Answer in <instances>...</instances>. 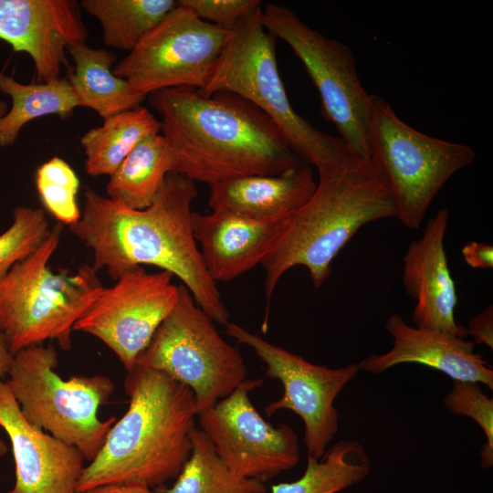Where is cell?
Listing matches in <instances>:
<instances>
[{
    "label": "cell",
    "mask_w": 493,
    "mask_h": 493,
    "mask_svg": "<svg viewBox=\"0 0 493 493\" xmlns=\"http://www.w3.org/2000/svg\"><path fill=\"white\" fill-rule=\"evenodd\" d=\"M196 196L195 183L173 173L142 210L124 207L88 187L80 218L70 230L92 250L96 272L105 268L116 281L136 267L155 266L177 277L198 307L226 325L229 312L194 235L191 206Z\"/></svg>",
    "instance_id": "obj_1"
},
{
    "label": "cell",
    "mask_w": 493,
    "mask_h": 493,
    "mask_svg": "<svg viewBox=\"0 0 493 493\" xmlns=\"http://www.w3.org/2000/svg\"><path fill=\"white\" fill-rule=\"evenodd\" d=\"M147 97L173 152V173L194 183L276 175L306 163L266 113L236 94L176 87Z\"/></svg>",
    "instance_id": "obj_2"
},
{
    "label": "cell",
    "mask_w": 493,
    "mask_h": 493,
    "mask_svg": "<svg viewBox=\"0 0 493 493\" xmlns=\"http://www.w3.org/2000/svg\"><path fill=\"white\" fill-rule=\"evenodd\" d=\"M124 388L129 407L84 467L77 493L111 483L160 487L177 477L191 454L198 411L190 388L139 365L127 371Z\"/></svg>",
    "instance_id": "obj_3"
},
{
    "label": "cell",
    "mask_w": 493,
    "mask_h": 493,
    "mask_svg": "<svg viewBox=\"0 0 493 493\" xmlns=\"http://www.w3.org/2000/svg\"><path fill=\"white\" fill-rule=\"evenodd\" d=\"M318 173L313 194L289 217L261 263L267 310L288 269L305 267L319 288L329 278L334 258L361 227L395 216L392 196L370 158L355 156Z\"/></svg>",
    "instance_id": "obj_4"
},
{
    "label": "cell",
    "mask_w": 493,
    "mask_h": 493,
    "mask_svg": "<svg viewBox=\"0 0 493 493\" xmlns=\"http://www.w3.org/2000/svg\"><path fill=\"white\" fill-rule=\"evenodd\" d=\"M261 5L232 29L205 87V95L236 94L260 109L282 131L309 165L320 173L345 163L354 154L336 136L314 127L293 109L280 77L276 37L264 26Z\"/></svg>",
    "instance_id": "obj_5"
},
{
    "label": "cell",
    "mask_w": 493,
    "mask_h": 493,
    "mask_svg": "<svg viewBox=\"0 0 493 493\" xmlns=\"http://www.w3.org/2000/svg\"><path fill=\"white\" fill-rule=\"evenodd\" d=\"M62 231V224L54 225L41 246L0 281V330L13 356L47 340L69 350L75 322L103 288L91 266L51 270Z\"/></svg>",
    "instance_id": "obj_6"
},
{
    "label": "cell",
    "mask_w": 493,
    "mask_h": 493,
    "mask_svg": "<svg viewBox=\"0 0 493 493\" xmlns=\"http://www.w3.org/2000/svg\"><path fill=\"white\" fill-rule=\"evenodd\" d=\"M58 362L53 345L29 346L13 356L5 383L30 425L74 446L91 462L116 421L98 416L114 383L104 375L64 380L56 372Z\"/></svg>",
    "instance_id": "obj_7"
},
{
    "label": "cell",
    "mask_w": 493,
    "mask_h": 493,
    "mask_svg": "<svg viewBox=\"0 0 493 493\" xmlns=\"http://www.w3.org/2000/svg\"><path fill=\"white\" fill-rule=\"evenodd\" d=\"M368 145L369 158L392 196L395 217L410 229L420 227L450 177L476 159L470 146L406 124L378 95H371Z\"/></svg>",
    "instance_id": "obj_8"
},
{
    "label": "cell",
    "mask_w": 493,
    "mask_h": 493,
    "mask_svg": "<svg viewBox=\"0 0 493 493\" xmlns=\"http://www.w3.org/2000/svg\"><path fill=\"white\" fill-rule=\"evenodd\" d=\"M135 365L162 372L190 388L198 413L246 380L242 354L223 339L183 284L175 306Z\"/></svg>",
    "instance_id": "obj_9"
},
{
    "label": "cell",
    "mask_w": 493,
    "mask_h": 493,
    "mask_svg": "<svg viewBox=\"0 0 493 493\" xmlns=\"http://www.w3.org/2000/svg\"><path fill=\"white\" fill-rule=\"evenodd\" d=\"M261 20L303 64L320 95L322 115L335 125L339 137L354 154L369 158L371 95L361 82L351 47L309 27L283 5H266Z\"/></svg>",
    "instance_id": "obj_10"
},
{
    "label": "cell",
    "mask_w": 493,
    "mask_h": 493,
    "mask_svg": "<svg viewBox=\"0 0 493 493\" xmlns=\"http://www.w3.org/2000/svg\"><path fill=\"white\" fill-rule=\"evenodd\" d=\"M232 31L178 5L113 67L138 94L207 84Z\"/></svg>",
    "instance_id": "obj_11"
},
{
    "label": "cell",
    "mask_w": 493,
    "mask_h": 493,
    "mask_svg": "<svg viewBox=\"0 0 493 493\" xmlns=\"http://www.w3.org/2000/svg\"><path fill=\"white\" fill-rule=\"evenodd\" d=\"M226 333L249 346L264 362L266 373L280 381L281 398L267 404L268 416L279 410L297 414L304 425V444L308 456H323L339 428V414L334 402L343 388L359 373L357 363L332 369L315 364L233 322Z\"/></svg>",
    "instance_id": "obj_12"
},
{
    "label": "cell",
    "mask_w": 493,
    "mask_h": 493,
    "mask_svg": "<svg viewBox=\"0 0 493 493\" xmlns=\"http://www.w3.org/2000/svg\"><path fill=\"white\" fill-rule=\"evenodd\" d=\"M173 277L163 270L147 272L142 266L128 270L113 286L102 288L73 330L100 340L131 370L176 304L179 285Z\"/></svg>",
    "instance_id": "obj_13"
},
{
    "label": "cell",
    "mask_w": 493,
    "mask_h": 493,
    "mask_svg": "<svg viewBox=\"0 0 493 493\" xmlns=\"http://www.w3.org/2000/svg\"><path fill=\"white\" fill-rule=\"evenodd\" d=\"M263 381L245 380L229 395L198 413L201 430L236 474L265 482L297 466L299 437L288 425L272 426L257 411L249 393Z\"/></svg>",
    "instance_id": "obj_14"
},
{
    "label": "cell",
    "mask_w": 493,
    "mask_h": 493,
    "mask_svg": "<svg viewBox=\"0 0 493 493\" xmlns=\"http://www.w3.org/2000/svg\"><path fill=\"white\" fill-rule=\"evenodd\" d=\"M88 36L75 0H0V39L30 56L38 82L61 78L68 48Z\"/></svg>",
    "instance_id": "obj_15"
},
{
    "label": "cell",
    "mask_w": 493,
    "mask_h": 493,
    "mask_svg": "<svg viewBox=\"0 0 493 493\" xmlns=\"http://www.w3.org/2000/svg\"><path fill=\"white\" fill-rule=\"evenodd\" d=\"M0 426L9 437L16 466V482L8 493H77L83 456L74 446L30 425L3 380Z\"/></svg>",
    "instance_id": "obj_16"
},
{
    "label": "cell",
    "mask_w": 493,
    "mask_h": 493,
    "mask_svg": "<svg viewBox=\"0 0 493 493\" xmlns=\"http://www.w3.org/2000/svg\"><path fill=\"white\" fill-rule=\"evenodd\" d=\"M449 211L443 207L427 220L422 236L411 242L404 256L402 278L415 299V327L466 338L467 328L455 317L457 297L444 246Z\"/></svg>",
    "instance_id": "obj_17"
},
{
    "label": "cell",
    "mask_w": 493,
    "mask_h": 493,
    "mask_svg": "<svg viewBox=\"0 0 493 493\" xmlns=\"http://www.w3.org/2000/svg\"><path fill=\"white\" fill-rule=\"evenodd\" d=\"M393 346L385 353L370 354L358 364L360 371L379 374L402 363L434 368L453 381L483 383L493 389V370L474 352V342L449 333L408 325L393 314L385 323Z\"/></svg>",
    "instance_id": "obj_18"
},
{
    "label": "cell",
    "mask_w": 493,
    "mask_h": 493,
    "mask_svg": "<svg viewBox=\"0 0 493 493\" xmlns=\"http://www.w3.org/2000/svg\"><path fill=\"white\" fill-rule=\"evenodd\" d=\"M288 219L257 221L222 210L193 212L194 238L210 278L215 283L229 281L261 264Z\"/></svg>",
    "instance_id": "obj_19"
},
{
    "label": "cell",
    "mask_w": 493,
    "mask_h": 493,
    "mask_svg": "<svg viewBox=\"0 0 493 493\" xmlns=\"http://www.w3.org/2000/svg\"><path fill=\"white\" fill-rule=\"evenodd\" d=\"M317 186L303 163L276 175H249L210 185L209 205L257 221L286 219L299 211Z\"/></svg>",
    "instance_id": "obj_20"
},
{
    "label": "cell",
    "mask_w": 493,
    "mask_h": 493,
    "mask_svg": "<svg viewBox=\"0 0 493 493\" xmlns=\"http://www.w3.org/2000/svg\"><path fill=\"white\" fill-rule=\"evenodd\" d=\"M68 53L73 59L74 69L66 79L79 107L91 109L104 120L133 110L146 99V96L135 93L125 79L113 73L116 57L110 50L79 43L70 46Z\"/></svg>",
    "instance_id": "obj_21"
},
{
    "label": "cell",
    "mask_w": 493,
    "mask_h": 493,
    "mask_svg": "<svg viewBox=\"0 0 493 493\" xmlns=\"http://www.w3.org/2000/svg\"><path fill=\"white\" fill-rule=\"evenodd\" d=\"M175 158L166 139L158 133L142 141L110 176L107 197L124 207L142 210L150 206Z\"/></svg>",
    "instance_id": "obj_22"
},
{
    "label": "cell",
    "mask_w": 493,
    "mask_h": 493,
    "mask_svg": "<svg viewBox=\"0 0 493 493\" xmlns=\"http://www.w3.org/2000/svg\"><path fill=\"white\" fill-rule=\"evenodd\" d=\"M161 133V122L143 106L103 120L80 138L90 176H110L126 156L144 139Z\"/></svg>",
    "instance_id": "obj_23"
},
{
    "label": "cell",
    "mask_w": 493,
    "mask_h": 493,
    "mask_svg": "<svg viewBox=\"0 0 493 493\" xmlns=\"http://www.w3.org/2000/svg\"><path fill=\"white\" fill-rule=\"evenodd\" d=\"M0 92L12 100L10 110L0 119L2 147L14 144L29 121L47 115L67 119L79 107L70 84L62 77L47 82L23 84L0 72Z\"/></svg>",
    "instance_id": "obj_24"
},
{
    "label": "cell",
    "mask_w": 493,
    "mask_h": 493,
    "mask_svg": "<svg viewBox=\"0 0 493 493\" xmlns=\"http://www.w3.org/2000/svg\"><path fill=\"white\" fill-rule=\"evenodd\" d=\"M101 26L105 45L131 52L178 5L174 0H82Z\"/></svg>",
    "instance_id": "obj_25"
},
{
    "label": "cell",
    "mask_w": 493,
    "mask_h": 493,
    "mask_svg": "<svg viewBox=\"0 0 493 493\" xmlns=\"http://www.w3.org/2000/svg\"><path fill=\"white\" fill-rule=\"evenodd\" d=\"M371 461L357 441L341 440L320 459L308 456L303 475L292 482L273 485L271 493H337L362 482Z\"/></svg>",
    "instance_id": "obj_26"
},
{
    "label": "cell",
    "mask_w": 493,
    "mask_h": 493,
    "mask_svg": "<svg viewBox=\"0 0 493 493\" xmlns=\"http://www.w3.org/2000/svg\"><path fill=\"white\" fill-rule=\"evenodd\" d=\"M191 454L169 488L158 493H266L264 482L236 474L218 456L208 436L196 427Z\"/></svg>",
    "instance_id": "obj_27"
},
{
    "label": "cell",
    "mask_w": 493,
    "mask_h": 493,
    "mask_svg": "<svg viewBox=\"0 0 493 493\" xmlns=\"http://www.w3.org/2000/svg\"><path fill=\"white\" fill-rule=\"evenodd\" d=\"M36 186L44 207L62 225L79 221V179L65 160L55 156L40 165L36 173Z\"/></svg>",
    "instance_id": "obj_28"
},
{
    "label": "cell",
    "mask_w": 493,
    "mask_h": 493,
    "mask_svg": "<svg viewBox=\"0 0 493 493\" xmlns=\"http://www.w3.org/2000/svg\"><path fill=\"white\" fill-rule=\"evenodd\" d=\"M13 219L10 227L0 235V281L16 264L34 254L51 231L42 208L16 206Z\"/></svg>",
    "instance_id": "obj_29"
},
{
    "label": "cell",
    "mask_w": 493,
    "mask_h": 493,
    "mask_svg": "<svg viewBox=\"0 0 493 493\" xmlns=\"http://www.w3.org/2000/svg\"><path fill=\"white\" fill-rule=\"evenodd\" d=\"M444 404L455 415L472 418L484 431L486 445L480 452L481 466H493V400L481 389L479 383L453 381L452 389L446 394Z\"/></svg>",
    "instance_id": "obj_30"
},
{
    "label": "cell",
    "mask_w": 493,
    "mask_h": 493,
    "mask_svg": "<svg viewBox=\"0 0 493 493\" xmlns=\"http://www.w3.org/2000/svg\"><path fill=\"white\" fill-rule=\"evenodd\" d=\"M178 4L200 19L231 30L244 16L261 5L259 0H180Z\"/></svg>",
    "instance_id": "obj_31"
},
{
    "label": "cell",
    "mask_w": 493,
    "mask_h": 493,
    "mask_svg": "<svg viewBox=\"0 0 493 493\" xmlns=\"http://www.w3.org/2000/svg\"><path fill=\"white\" fill-rule=\"evenodd\" d=\"M473 338L474 344H486L493 349V307L488 306L471 319L467 329Z\"/></svg>",
    "instance_id": "obj_32"
},
{
    "label": "cell",
    "mask_w": 493,
    "mask_h": 493,
    "mask_svg": "<svg viewBox=\"0 0 493 493\" xmlns=\"http://www.w3.org/2000/svg\"><path fill=\"white\" fill-rule=\"evenodd\" d=\"M466 263L473 268L493 267V247L491 245L470 241L462 248Z\"/></svg>",
    "instance_id": "obj_33"
},
{
    "label": "cell",
    "mask_w": 493,
    "mask_h": 493,
    "mask_svg": "<svg viewBox=\"0 0 493 493\" xmlns=\"http://www.w3.org/2000/svg\"><path fill=\"white\" fill-rule=\"evenodd\" d=\"M82 493H158L142 483H111L93 488Z\"/></svg>",
    "instance_id": "obj_34"
},
{
    "label": "cell",
    "mask_w": 493,
    "mask_h": 493,
    "mask_svg": "<svg viewBox=\"0 0 493 493\" xmlns=\"http://www.w3.org/2000/svg\"><path fill=\"white\" fill-rule=\"evenodd\" d=\"M13 355L10 352L6 340L0 330V380L6 377Z\"/></svg>",
    "instance_id": "obj_35"
},
{
    "label": "cell",
    "mask_w": 493,
    "mask_h": 493,
    "mask_svg": "<svg viewBox=\"0 0 493 493\" xmlns=\"http://www.w3.org/2000/svg\"><path fill=\"white\" fill-rule=\"evenodd\" d=\"M8 447L4 440L0 437V457L6 454Z\"/></svg>",
    "instance_id": "obj_36"
},
{
    "label": "cell",
    "mask_w": 493,
    "mask_h": 493,
    "mask_svg": "<svg viewBox=\"0 0 493 493\" xmlns=\"http://www.w3.org/2000/svg\"><path fill=\"white\" fill-rule=\"evenodd\" d=\"M7 104L6 102L0 100V119L6 113Z\"/></svg>",
    "instance_id": "obj_37"
}]
</instances>
